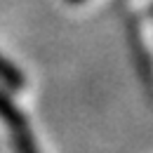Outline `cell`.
Returning <instances> with one entry per match:
<instances>
[{"label":"cell","mask_w":153,"mask_h":153,"mask_svg":"<svg viewBox=\"0 0 153 153\" xmlns=\"http://www.w3.org/2000/svg\"><path fill=\"white\" fill-rule=\"evenodd\" d=\"M0 120L10 130V141H12L14 153H40L36 137L31 132V125H28V118L19 111V106L14 104V99L5 87H0Z\"/></svg>","instance_id":"1"},{"label":"cell","mask_w":153,"mask_h":153,"mask_svg":"<svg viewBox=\"0 0 153 153\" xmlns=\"http://www.w3.org/2000/svg\"><path fill=\"white\" fill-rule=\"evenodd\" d=\"M0 82H2V87H5L7 92H21V90L26 87L24 73H21L12 61H7L2 54H0Z\"/></svg>","instance_id":"2"},{"label":"cell","mask_w":153,"mask_h":153,"mask_svg":"<svg viewBox=\"0 0 153 153\" xmlns=\"http://www.w3.org/2000/svg\"><path fill=\"white\" fill-rule=\"evenodd\" d=\"M66 2H71V5H78V2H85V0H66Z\"/></svg>","instance_id":"3"}]
</instances>
